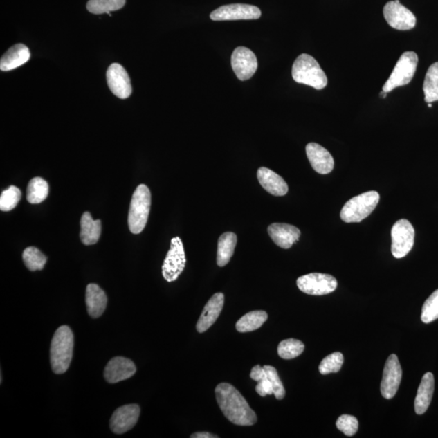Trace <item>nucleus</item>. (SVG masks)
I'll return each mask as SVG.
<instances>
[{"label": "nucleus", "mask_w": 438, "mask_h": 438, "mask_svg": "<svg viewBox=\"0 0 438 438\" xmlns=\"http://www.w3.org/2000/svg\"><path fill=\"white\" fill-rule=\"evenodd\" d=\"M261 15L260 9L256 6L235 3L217 8L210 14V19L215 21L257 20Z\"/></svg>", "instance_id": "9b49d317"}, {"label": "nucleus", "mask_w": 438, "mask_h": 438, "mask_svg": "<svg viewBox=\"0 0 438 438\" xmlns=\"http://www.w3.org/2000/svg\"><path fill=\"white\" fill-rule=\"evenodd\" d=\"M107 79L111 91L121 100L128 98L133 92L129 75L120 64L110 66L107 72Z\"/></svg>", "instance_id": "2eb2a0df"}, {"label": "nucleus", "mask_w": 438, "mask_h": 438, "mask_svg": "<svg viewBox=\"0 0 438 438\" xmlns=\"http://www.w3.org/2000/svg\"><path fill=\"white\" fill-rule=\"evenodd\" d=\"M225 296L221 292L215 294L206 304L197 324V331L204 333L217 321L223 309Z\"/></svg>", "instance_id": "a211bd4d"}, {"label": "nucleus", "mask_w": 438, "mask_h": 438, "mask_svg": "<svg viewBox=\"0 0 438 438\" xmlns=\"http://www.w3.org/2000/svg\"><path fill=\"white\" fill-rule=\"evenodd\" d=\"M49 194V185L41 177L32 179L27 188V201L30 204H39Z\"/></svg>", "instance_id": "bb28decb"}, {"label": "nucleus", "mask_w": 438, "mask_h": 438, "mask_svg": "<svg viewBox=\"0 0 438 438\" xmlns=\"http://www.w3.org/2000/svg\"><path fill=\"white\" fill-rule=\"evenodd\" d=\"M423 91L427 103L438 101V62L432 64L428 69Z\"/></svg>", "instance_id": "cd10ccee"}, {"label": "nucleus", "mask_w": 438, "mask_h": 438, "mask_svg": "<svg viewBox=\"0 0 438 438\" xmlns=\"http://www.w3.org/2000/svg\"><path fill=\"white\" fill-rule=\"evenodd\" d=\"M385 21L390 26L398 30H410L416 26L417 18L406 7L394 0L385 4L383 8Z\"/></svg>", "instance_id": "9d476101"}, {"label": "nucleus", "mask_w": 438, "mask_h": 438, "mask_svg": "<svg viewBox=\"0 0 438 438\" xmlns=\"http://www.w3.org/2000/svg\"><path fill=\"white\" fill-rule=\"evenodd\" d=\"M263 368L266 371L268 378L271 381L275 398L279 400L284 399L286 394L284 386L280 378L279 374H277L276 369L271 365H265Z\"/></svg>", "instance_id": "c9c22d12"}, {"label": "nucleus", "mask_w": 438, "mask_h": 438, "mask_svg": "<svg viewBox=\"0 0 438 438\" xmlns=\"http://www.w3.org/2000/svg\"><path fill=\"white\" fill-rule=\"evenodd\" d=\"M387 93H388L384 92V91H381V93H380V94H381L380 97H381V98H386V96H387Z\"/></svg>", "instance_id": "58836bf2"}, {"label": "nucleus", "mask_w": 438, "mask_h": 438, "mask_svg": "<svg viewBox=\"0 0 438 438\" xmlns=\"http://www.w3.org/2000/svg\"><path fill=\"white\" fill-rule=\"evenodd\" d=\"M392 252L395 258L406 257L414 246L415 230L407 219H400L392 230Z\"/></svg>", "instance_id": "0eeeda50"}, {"label": "nucleus", "mask_w": 438, "mask_h": 438, "mask_svg": "<svg viewBox=\"0 0 438 438\" xmlns=\"http://www.w3.org/2000/svg\"><path fill=\"white\" fill-rule=\"evenodd\" d=\"M140 409L138 404L125 405L116 409L110 421V428L116 435H123L134 428L138 421Z\"/></svg>", "instance_id": "4468645a"}, {"label": "nucleus", "mask_w": 438, "mask_h": 438, "mask_svg": "<svg viewBox=\"0 0 438 438\" xmlns=\"http://www.w3.org/2000/svg\"><path fill=\"white\" fill-rule=\"evenodd\" d=\"M306 154L311 166L319 174L327 175L333 171L334 161L331 153L317 143H309L306 146Z\"/></svg>", "instance_id": "f3484780"}, {"label": "nucleus", "mask_w": 438, "mask_h": 438, "mask_svg": "<svg viewBox=\"0 0 438 438\" xmlns=\"http://www.w3.org/2000/svg\"><path fill=\"white\" fill-rule=\"evenodd\" d=\"M268 314L265 311H252L243 316L237 323V329L240 333L256 331L267 321Z\"/></svg>", "instance_id": "a878e982"}, {"label": "nucleus", "mask_w": 438, "mask_h": 438, "mask_svg": "<svg viewBox=\"0 0 438 438\" xmlns=\"http://www.w3.org/2000/svg\"><path fill=\"white\" fill-rule=\"evenodd\" d=\"M438 319V289L428 298L423 305L421 320L423 323H431Z\"/></svg>", "instance_id": "f704fd0d"}, {"label": "nucleus", "mask_w": 438, "mask_h": 438, "mask_svg": "<svg viewBox=\"0 0 438 438\" xmlns=\"http://www.w3.org/2000/svg\"><path fill=\"white\" fill-rule=\"evenodd\" d=\"M21 199V192L16 186H10L0 197V210L4 212L15 208Z\"/></svg>", "instance_id": "72a5a7b5"}, {"label": "nucleus", "mask_w": 438, "mask_h": 438, "mask_svg": "<svg viewBox=\"0 0 438 438\" xmlns=\"http://www.w3.org/2000/svg\"><path fill=\"white\" fill-rule=\"evenodd\" d=\"M251 378L257 381L256 386V392L262 397H266V395L274 394L273 387L269 378L263 367L260 365L254 366L250 374Z\"/></svg>", "instance_id": "2f4dec72"}, {"label": "nucleus", "mask_w": 438, "mask_h": 438, "mask_svg": "<svg viewBox=\"0 0 438 438\" xmlns=\"http://www.w3.org/2000/svg\"><path fill=\"white\" fill-rule=\"evenodd\" d=\"M232 66L237 78L240 81H247L255 74L258 63L255 54L251 50L239 46L233 51Z\"/></svg>", "instance_id": "ddd939ff"}, {"label": "nucleus", "mask_w": 438, "mask_h": 438, "mask_svg": "<svg viewBox=\"0 0 438 438\" xmlns=\"http://www.w3.org/2000/svg\"><path fill=\"white\" fill-rule=\"evenodd\" d=\"M257 179L264 190L272 195L284 196L289 192V185L284 179L269 168L264 167L259 168Z\"/></svg>", "instance_id": "aec40b11"}, {"label": "nucleus", "mask_w": 438, "mask_h": 438, "mask_svg": "<svg viewBox=\"0 0 438 438\" xmlns=\"http://www.w3.org/2000/svg\"><path fill=\"white\" fill-rule=\"evenodd\" d=\"M186 266V257L182 240L180 237L172 239L171 248L162 267L163 275L169 282L176 281Z\"/></svg>", "instance_id": "6e6552de"}, {"label": "nucleus", "mask_w": 438, "mask_h": 438, "mask_svg": "<svg viewBox=\"0 0 438 438\" xmlns=\"http://www.w3.org/2000/svg\"><path fill=\"white\" fill-rule=\"evenodd\" d=\"M237 237L233 232H225L219 239L218 253H217V264L220 267L227 266L232 257Z\"/></svg>", "instance_id": "393cba45"}, {"label": "nucleus", "mask_w": 438, "mask_h": 438, "mask_svg": "<svg viewBox=\"0 0 438 438\" xmlns=\"http://www.w3.org/2000/svg\"><path fill=\"white\" fill-rule=\"evenodd\" d=\"M81 237L84 246L95 244L100 238L102 223L100 220H93L89 212H84L81 219Z\"/></svg>", "instance_id": "b1692460"}, {"label": "nucleus", "mask_w": 438, "mask_h": 438, "mask_svg": "<svg viewBox=\"0 0 438 438\" xmlns=\"http://www.w3.org/2000/svg\"><path fill=\"white\" fill-rule=\"evenodd\" d=\"M215 395L223 415L234 425L252 426L257 421L255 412L233 385L228 383L217 385Z\"/></svg>", "instance_id": "f257e3e1"}, {"label": "nucleus", "mask_w": 438, "mask_h": 438, "mask_svg": "<svg viewBox=\"0 0 438 438\" xmlns=\"http://www.w3.org/2000/svg\"><path fill=\"white\" fill-rule=\"evenodd\" d=\"M126 0H89L87 9L89 12L96 14L108 13L120 10L125 6Z\"/></svg>", "instance_id": "c85d7f7f"}, {"label": "nucleus", "mask_w": 438, "mask_h": 438, "mask_svg": "<svg viewBox=\"0 0 438 438\" xmlns=\"http://www.w3.org/2000/svg\"><path fill=\"white\" fill-rule=\"evenodd\" d=\"M380 200L378 192L370 191L358 195L346 202L341 210L340 217L343 222L360 223L369 216Z\"/></svg>", "instance_id": "39448f33"}, {"label": "nucleus", "mask_w": 438, "mask_h": 438, "mask_svg": "<svg viewBox=\"0 0 438 438\" xmlns=\"http://www.w3.org/2000/svg\"><path fill=\"white\" fill-rule=\"evenodd\" d=\"M304 345L298 339L289 338L282 341L277 347V354L284 360L294 359L302 354Z\"/></svg>", "instance_id": "c756f323"}, {"label": "nucleus", "mask_w": 438, "mask_h": 438, "mask_svg": "<svg viewBox=\"0 0 438 438\" xmlns=\"http://www.w3.org/2000/svg\"><path fill=\"white\" fill-rule=\"evenodd\" d=\"M191 438H217L218 436L212 435V433L208 432H199L193 433L191 435Z\"/></svg>", "instance_id": "4c0bfd02"}, {"label": "nucleus", "mask_w": 438, "mask_h": 438, "mask_svg": "<svg viewBox=\"0 0 438 438\" xmlns=\"http://www.w3.org/2000/svg\"><path fill=\"white\" fill-rule=\"evenodd\" d=\"M433 392L435 376L431 373H427L423 376L415 399V411L417 415H422L427 411L431 403Z\"/></svg>", "instance_id": "4be33fe9"}, {"label": "nucleus", "mask_w": 438, "mask_h": 438, "mask_svg": "<svg viewBox=\"0 0 438 438\" xmlns=\"http://www.w3.org/2000/svg\"><path fill=\"white\" fill-rule=\"evenodd\" d=\"M292 77L299 84L323 89L327 86L328 80L321 66L313 56L302 54L298 56L292 66Z\"/></svg>", "instance_id": "7ed1b4c3"}, {"label": "nucleus", "mask_w": 438, "mask_h": 438, "mask_svg": "<svg viewBox=\"0 0 438 438\" xmlns=\"http://www.w3.org/2000/svg\"><path fill=\"white\" fill-rule=\"evenodd\" d=\"M150 206H152V193L149 188L140 185L136 188L131 197L129 212V227L130 232L140 234L147 223Z\"/></svg>", "instance_id": "20e7f679"}, {"label": "nucleus", "mask_w": 438, "mask_h": 438, "mask_svg": "<svg viewBox=\"0 0 438 438\" xmlns=\"http://www.w3.org/2000/svg\"><path fill=\"white\" fill-rule=\"evenodd\" d=\"M428 107H432V103H428Z\"/></svg>", "instance_id": "ea45409f"}, {"label": "nucleus", "mask_w": 438, "mask_h": 438, "mask_svg": "<svg viewBox=\"0 0 438 438\" xmlns=\"http://www.w3.org/2000/svg\"><path fill=\"white\" fill-rule=\"evenodd\" d=\"M86 302L89 315L98 318L105 312L107 296L100 286L91 284L86 287Z\"/></svg>", "instance_id": "412c9836"}, {"label": "nucleus", "mask_w": 438, "mask_h": 438, "mask_svg": "<svg viewBox=\"0 0 438 438\" xmlns=\"http://www.w3.org/2000/svg\"><path fill=\"white\" fill-rule=\"evenodd\" d=\"M403 371L398 356L392 354L385 362L383 380L381 383V393L386 399H390L396 394L402 380Z\"/></svg>", "instance_id": "f8f14e48"}, {"label": "nucleus", "mask_w": 438, "mask_h": 438, "mask_svg": "<svg viewBox=\"0 0 438 438\" xmlns=\"http://www.w3.org/2000/svg\"><path fill=\"white\" fill-rule=\"evenodd\" d=\"M268 233L277 246L284 249L291 248L300 237V230L298 228L286 223L270 225Z\"/></svg>", "instance_id": "6ab92c4d"}, {"label": "nucleus", "mask_w": 438, "mask_h": 438, "mask_svg": "<svg viewBox=\"0 0 438 438\" xmlns=\"http://www.w3.org/2000/svg\"><path fill=\"white\" fill-rule=\"evenodd\" d=\"M418 56L414 51H407L400 56L392 75L385 82L383 91L390 93L395 88L407 86L416 73Z\"/></svg>", "instance_id": "423d86ee"}, {"label": "nucleus", "mask_w": 438, "mask_h": 438, "mask_svg": "<svg viewBox=\"0 0 438 438\" xmlns=\"http://www.w3.org/2000/svg\"><path fill=\"white\" fill-rule=\"evenodd\" d=\"M74 336L72 329L62 326L55 331L51 340L50 357L51 369L55 374H63L72 362Z\"/></svg>", "instance_id": "f03ea898"}, {"label": "nucleus", "mask_w": 438, "mask_h": 438, "mask_svg": "<svg viewBox=\"0 0 438 438\" xmlns=\"http://www.w3.org/2000/svg\"><path fill=\"white\" fill-rule=\"evenodd\" d=\"M30 59L29 48L24 44H19L11 47L0 60V69L10 71L26 64Z\"/></svg>", "instance_id": "5701e85b"}, {"label": "nucleus", "mask_w": 438, "mask_h": 438, "mask_svg": "<svg viewBox=\"0 0 438 438\" xmlns=\"http://www.w3.org/2000/svg\"><path fill=\"white\" fill-rule=\"evenodd\" d=\"M343 356L341 352H334L332 354L325 357L319 365L320 374L327 375L338 373L343 365Z\"/></svg>", "instance_id": "473e14b6"}, {"label": "nucleus", "mask_w": 438, "mask_h": 438, "mask_svg": "<svg viewBox=\"0 0 438 438\" xmlns=\"http://www.w3.org/2000/svg\"><path fill=\"white\" fill-rule=\"evenodd\" d=\"M22 257L24 263L30 271H42L47 261L44 254L35 247L26 248Z\"/></svg>", "instance_id": "7c9ffc66"}, {"label": "nucleus", "mask_w": 438, "mask_h": 438, "mask_svg": "<svg viewBox=\"0 0 438 438\" xmlns=\"http://www.w3.org/2000/svg\"><path fill=\"white\" fill-rule=\"evenodd\" d=\"M336 426L338 430L347 437L355 435L359 428V422L355 417L350 415H342L339 417L336 421Z\"/></svg>", "instance_id": "e433bc0d"}, {"label": "nucleus", "mask_w": 438, "mask_h": 438, "mask_svg": "<svg viewBox=\"0 0 438 438\" xmlns=\"http://www.w3.org/2000/svg\"><path fill=\"white\" fill-rule=\"evenodd\" d=\"M299 289L311 295H324L336 291L338 282L336 277L321 273L301 276L296 282Z\"/></svg>", "instance_id": "1a4fd4ad"}, {"label": "nucleus", "mask_w": 438, "mask_h": 438, "mask_svg": "<svg viewBox=\"0 0 438 438\" xmlns=\"http://www.w3.org/2000/svg\"><path fill=\"white\" fill-rule=\"evenodd\" d=\"M136 372L134 363L128 358L116 356L108 362L104 378L108 383L115 384L129 379Z\"/></svg>", "instance_id": "dca6fc26"}]
</instances>
